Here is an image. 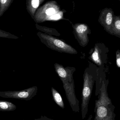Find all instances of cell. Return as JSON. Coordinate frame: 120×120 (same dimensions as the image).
Instances as JSON below:
<instances>
[{
	"instance_id": "cell-1",
	"label": "cell",
	"mask_w": 120,
	"mask_h": 120,
	"mask_svg": "<svg viewBox=\"0 0 120 120\" xmlns=\"http://www.w3.org/2000/svg\"><path fill=\"white\" fill-rule=\"evenodd\" d=\"M56 73L62 81L66 98L73 111L75 113L79 112V101L77 98L75 91V82L73 73L76 70L73 67H64L57 63L54 64Z\"/></svg>"
},
{
	"instance_id": "cell-2",
	"label": "cell",
	"mask_w": 120,
	"mask_h": 120,
	"mask_svg": "<svg viewBox=\"0 0 120 120\" xmlns=\"http://www.w3.org/2000/svg\"><path fill=\"white\" fill-rule=\"evenodd\" d=\"M100 91L98 99L95 101L94 120H115V108L108 96L104 83Z\"/></svg>"
},
{
	"instance_id": "cell-3",
	"label": "cell",
	"mask_w": 120,
	"mask_h": 120,
	"mask_svg": "<svg viewBox=\"0 0 120 120\" xmlns=\"http://www.w3.org/2000/svg\"><path fill=\"white\" fill-rule=\"evenodd\" d=\"M83 79L81 111L82 118L84 120L86 117L88 112L89 102L91 96L95 80V75L92 70L91 65H90L85 70Z\"/></svg>"
},
{
	"instance_id": "cell-4",
	"label": "cell",
	"mask_w": 120,
	"mask_h": 120,
	"mask_svg": "<svg viewBox=\"0 0 120 120\" xmlns=\"http://www.w3.org/2000/svg\"><path fill=\"white\" fill-rule=\"evenodd\" d=\"M37 36L42 43L49 48L61 53L76 55L78 52L63 40L51 35L38 32Z\"/></svg>"
},
{
	"instance_id": "cell-5",
	"label": "cell",
	"mask_w": 120,
	"mask_h": 120,
	"mask_svg": "<svg viewBox=\"0 0 120 120\" xmlns=\"http://www.w3.org/2000/svg\"><path fill=\"white\" fill-rule=\"evenodd\" d=\"M37 91L38 87L34 86L20 91H0V97L28 101L36 96Z\"/></svg>"
},
{
	"instance_id": "cell-6",
	"label": "cell",
	"mask_w": 120,
	"mask_h": 120,
	"mask_svg": "<svg viewBox=\"0 0 120 120\" xmlns=\"http://www.w3.org/2000/svg\"><path fill=\"white\" fill-rule=\"evenodd\" d=\"M90 34L88 27L85 25H79L75 28L74 36L79 45L85 47L89 42L88 34Z\"/></svg>"
},
{
	"instance_id": "cell-7",
	"label": "cell",
	"mask_w": 120,
	"mask_h": 120,
	"mask_svg": "<svg viewBox=\"0 0 120 120\" xmlns=\"http://www.w3.org/2000/svg\"><path fill=\"white\" fill-rule=\"evenodd\" d=\"M89 58L95 63L100 65L101 64V54L98 46L96 45L94 49H92L89 53Z\"/></svg>"
},
{
	"instance_id": "cell-8",
	"label": "cell",
	"mask_w": 120,
	"mask_h": 120,
	"mask_svg": "<svg viewBox=\"0 0 120 120\" xmlns=\"http://www.w3.org/2000/svg\"><path fill=\"white\" fill-rule=\"evenodd\" d=\"M17 106L14 104L9 101L0 100V111L8 112L16 110Z\"/></svg>"
},
{
	"instance_id": "cell-9",
	"label": "cell",
	"mask_w": 120,
	"mask_h": 120,
	"mask_svg": "<svg viewBox=\"0 0 120 120\" xmlns=\"http://www.w3.org/2000/svg\"><path fill=\"white\" fill-rule=\"evenodd\" d=\"M51 92L54 101L56 104L63 109L65 108L63 100L60 93L53 87H51Z\"/></svg>"
},
{
	"instance_id": "cell-10",
	"label": "cell",
	"mask_w": 120,
	"mask_h": 120,
	"mask_svg": "<svg viewBox=\"0 0 120 120\" xmlns=\"http://www.w3.org/2000/svg\"><path fill=\"white\" fill-rule=\"evenodd\" d=\"M13 0H0V17L8 8Z\"/></svg>"
},
{
	"instance_id": "cell-11",
	"label": "cell",
	"mask_w": 120,
	"mask_h": 120,
	"mask_svg": "<svg viewBox=\"0 0 120 120\" xmlns=\"http://www.w3.org/2000/svg\"><path fill=\"white\" fill-rule=\"evenodd\" d=\"M0 38H5L10 39H18L19 37L14 34L4 30L0 29Z\"/></svg>"
},
{
	"instance_id": "cell-12",
	"label": "cell",
	"mask_w": 120,
	"mask_h": 120,
	"mask_svg": "<svg viewBox=\"0 0 120 120\" xmlns=\"http://www.w3.org/2000/svg\"><path fill=\"white\" fill-rule=\"evenodd\" d=\"M112 15L110 13H109L106 15V23L107 25H110L112 24Z\"/></svg>"
},
{
	"instance_id": "cell-13",
	"label": "cell",
	"mask_w": 120,
	"mask_h": 120,
	"mask_svg": "<svg viewBox=\"0 0 120 120\" xmlns=\"http://www.w3.org/2000/svg\"><path fill=\"white\" fill-rule=\"evenodd\" d=\"M115 26L116 33L120 34V20H117L116 22Z\"/></svg>"
},
{
	"instance_id": "cell-14",
	"label": "cell",
	"mask_w": 120,
	"mask_h": 120,
	"mask_svg": "<svg viewBox=\"0 0 120 120\" xmlns=\"http://www.w3.org/2000/svg\"><path fill=\"white\" fill-rule=\"evenodd\" d=\"M55 12V9L53 8H50L46 10V13L48 15H53Z\"/></svg>"
},
{
	"instance_id": "cell-15",
	"label": "cell",
	"mask_w": 120,
	"mask_h": 120,
	"mask_svg": "<svg viewBox=\"0 0 120 120\" xmlns=\"http://www.w3.org/2000/svg\"><path fill=\"white\" fill-rule=\"evenodd\" d=\"M31 5L34 8H38L39 5V0H32Z\"/></svg>"
},
{
	"instance_id": "cell-16",
	"label": "cell",
	"mask_w": 120,
	"mask_h": 120,
	"mask_svg": "<svg viewBox=\"0 0 120 120\" xmlns=\"http://www.w3.org/2000/svg\"><path fill=\"white\" fill-rule=\"evenodd\" d=\"M34 120H53L52 119H50L49 118L47 117H46L45 116H41V117L37 119H35Z\"/></svg>"
},
{
	"instance_id": "cell-17",
	"label": "cell",
	"mask_w": 120,
	"mask_h": 120,
	"mask_svg": "<svg viewBox=\"0 0 120 120\" xmlns=\"http://www.w3.org/2000/svg\"><path fill=\"white\" fill-rule=\"evenodd\" d=\"M60 18L61 16H60V15H58V14L53 15L51 17V18L53 20H58L60 19Z\"/></svg>"
},
{
	"instance_id": "cell-18",
	"label": "cell",
	"mask_w": 120,
	"mask_h": 120,
	"mask_svg": "<svg viewBox=\"0 0 120 120\" xmlns=\"http://www.w3.org/2000/svg\"><path fill=\"white\" fill-rule=\"evenodd\" d=\"M117 64L118 66L120 68V55L119 54L117 55Z\"/></svg>"
},
{
	"instance_id": "cell-19",
	"label": "cell",
	"mask_w": 120,
	"mask_h": 120,
	"mask_svg": "<svg viewBox=\"0 0 120 120\" xmlns=\"http://www.w3.org/2000/svg\"><path fill=\"white\" fill-rule=\"evenodd\" d=\"M0 72H1L0 70Z\"/></svg>"
}]
</instances>
